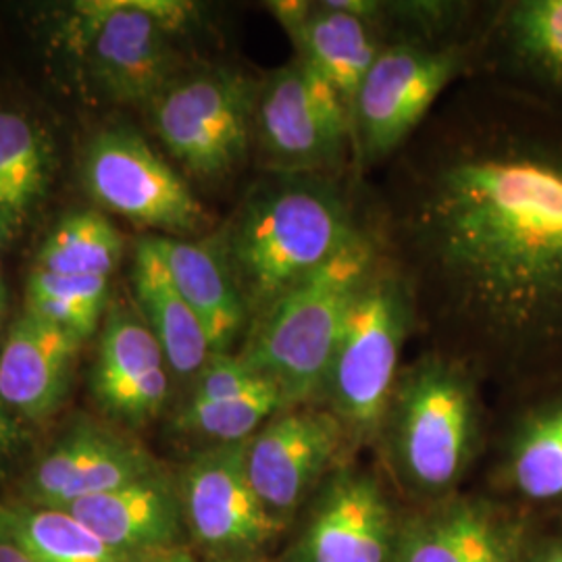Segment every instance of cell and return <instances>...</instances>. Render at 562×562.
<instances>
[{
  "label": "cell",
  "instance_id": "31",
  "mask_svg": "<svg viewBox=\"0 0 562 562\" xmlns=\"http://www.w3.org/2000/svg\"><path fill=\"white\" fill-rule=\"evenodd\" d=\"M522 562H562L561 533H533L531 529Z\"/></svg>",
  "mask_w": 562,
  "mask_h": 562
},
{
  "label": "cell",
  "instance_id": "19",
  "mask_svg": "<svg viewBox=\"0 0 562 562\" xmlns=\"http://www.w3.org/2000/svg\"><path fill=\"white\" fill-rule=\"evenodd\" d=\"M157 473L138 443L97 425H78L34 471L32 498L44 508L104 494Z\"/></svg>",
  "mask_w": 562,
  "mask_h": 562
},
{
  "label": "cell",
  "instance_id": "6",
  "mask_svg": "<svg viewBox=\"0 0 562 562\" xmlns=\"http://www.w3.org/2000/svg\"><path fill=\"white\" fill-rule=\"evenodd\" d=\"M475 41L383 44L352 109V171L367 180L411 140L438 102L471 76Z\"/></svg>",
  "mask_w": 562,
  "mask_h": 562
},
{
  "label": "cell",
  "instance_id": "18",
  "mask_svg": "<svg viewBox=\"0 0 562 562\" xmlns=\"http://www.w3.org/2000/svg\"><path fill=\"white\" fill-rule=\"evenodd\" d=\"M92 387L102 406L121 422L155 419L169 398L171 371L161 344L138 311H111L102 329Z\"/></svg>",
  "mask_w": 562,
  "mask_h": 562
},
{
  "label": "cell",
  "instance_id": "22",
  "mask_svg": "<svg viewBox=\"0 0 562 562\" xmlns=\"http://www.w3.org/2000/svg\"><path fill=\"white\" fill-rule=\"evenodd\" d=\"M65 510L127 557L173 543L183 517L180 494L159 473L81 498Z\"/></svg>",
  "mask_w": 562,
  "mask_h": 562
},
{
  "label": "cell",
  "instance_id": "24",
  "mask_svg": "<svg viewBox=\"0 0 562 562\" xmlns=\"http://www.w3.org/2000/svg\"><path fill=\"white\" fill-rule=\"evenodd\" d=\"M369 21L383 44L394 41L457 44L475 41L485 2L464 0H334Z\"/></svg>",
  "mask_w": 562,
  "mask_h": 562
},
{
  "label": "cell",
  "instance_id": "15",
  "mask_svg": "<svg viewBox=\"0 0 562 562\" xmlns=\"http://www.w3.org/2000/svg\"><path fill=\"white\" fill-rule=\"evenodd\" d=\"M498 477L519 504L562 515V378L515 392Z\"/></svg>",
  "mask_w": 562,
  "mask_h": 562
},
{
  "label": "cell",
  "instance_id": "17",
  "mask_svg": "<svg viewBox=\"0 0 562 562\" xmlns=\"http://www.w3.org/2000/svg\"><path fill=\"white\" fill-rule=\"evenodd\" d=\"M294 46V57L315 67L338 90L350 113L361 83L383 48L369 21L338 9L334 0H271L265 4Z\"/></svg>",
  "mask_w": 562,
  "mask_h": 562
},
{
  "label": "cell",
  "instance_id": "5",
  "mask_svg": "<svg viewBox=\"0 0 562 562\" xmlns=\"http://www.w3.org/2000/svg\"><path fill=\"white\" fill-rule=\"evenodd\" d=\"M413 338L417 317L411 290L380 250L350 304L319 401L341 423L350 452L375 443L404 346Z\"/></svg>",
  "mask_w": 562,
  "mask_h": 562
},
{
  "label": "cell",
  "instance_id": "28",
  "mask_svg": "<svg viewBox=\"0 0 562 562\" xmlns=\"http://www.w3.org/2000/svg\"><path fill=\"white\" fill-rule=\"evenodd\" d=\"M106 299V278H67L34 269L25 288V313L38 315L86 340L97 331Z\"/></svg>",
  "mask_w": 562,
  "mask_h": 562
},
{
  "label": "cell",
  "instance_id": "26",
  "mask_svg": "<svg viewBox=\"0 0 562 562\" xmlns=\"http://www.w3.org/2000/svg\"><path fill=\"white\" fill-rule=\"evenodd\" d=\"M120 229L99 211L63 217L46 236L36 269L67 278H106L123 259Z\"/></svg>",
  "mask_w": 562,
  "mask_h": 562
},
{
  "label": "cell",
  "instance_id": "30",
  "mask_svg": "<svg viewBox=\"0 0 562 562\" xmlns=\"http://www.w3.org/2000/svg\"><path fill=\"white\" fill-rule=\"evenodd\" d=\"M265 383H271L259 375L238 355H211L201 371L192 378L190 396L192 401H223L252 392Z\"/></svg>",
  "mask_w": 562,
  "mask_h": 562
},
{
  "label": "cell",
  "instance_id": "7",
  "mask_svg": "<svg viewBox=\"0 0 562 562\" xmlns=\"http://www.w3.org/2000/svg\"><path fill=\"white\" fill-rule=\"evenodd\" d=\"M261 78L232 65H201L186 69L148 106L157 138L190 178L223 183L252 159Z\"/></svg>",
  "mask_w": 562,
  "mask_h": 562
},
{
  "label": "cell",
  "instance_id": "11",
  "mask_svg": "<svg viewBox=\"0 0 562 562\" xmlns=\"http://www.w3.org/2000/svg\"><path fill=\"white\" fill-rule=\"evenodd\" d=\"M350 454L341 423L319 404H301L281 408L246 442V471L285 525Z\"/></svg>",
  "mask_w": 562,
  "mask_h": 562
},
{
  "label": "cell",
  "instance_id": "2",
  "mask_svg": "<svg viewBox=\"0 0 562 562\" xmlns=\"http://www.w3.org/2000/svg\"><path fill=\"white\" fill-rule=\"evenodd\" d=\"M367 229V186L357 173H262L215 238L252 325Z\"/></svg>",
  "mask_w": 562,
  "mask_h": 562
},
{
  "label": "cell",
  "instance_id": "33",
  "mask_svg": "<svg viewBox=\"0 0 562 562\" xmlns=\"http://www.w3.org/2000/svg\"><path fill=\"white\" fill-rule=\"evenodd\" d=\"M0 562H34L0 529Z\"/></svg>",
  "mask_w": 562,
  "mask_h": 562
},
{
  "label": "cell",
  "instance_id": "4",
  "mask_svg": "<svg viewBox=\"0 0 562 562\" xmlns=\"http://www.w3.org/2000/svg\"><path fill=\"white\" fill-rule=\"evenodd\" d=\"M380 250L369 227L315 278L248 327L236 355L280 390L285 408L322 401L346 315Z\"/></svg>",
  "mask_w": 562,
  "mask_h": 562
},
{
  "label": "cell",
  "instance_id": "1",
  "mask_svg": "<svg viewBox=\"0 0 562 562\" xmlns=\"http://www.w3.org/2000/svg\"><path fill=\"white\" fill-rule=\"evenodd\" d=\"M364 186L425 348L510 392L562 378V115L469 76Z\"/></svg>",
  "mask_w": 562,
  "mask_h": 562
},
{
  "label": "cell",
  "instance_id": "10",
  "mask_svg": "<svg viewBox=\"0 0 562 562\" xmlns=\"http://www.w3.org/2000/svg\"><path fill=\"white\" fill-rule=\"evenodd\" d=\"M83 183L101 206L162 236L204 238L211 229V215L188 180L134 130H109L92 140Z\"/></svg>",
  "mask_w": 562,
  "mask_h": 562
},
{
  "label": "cell",
  "instance_id": "36",
  "mask_svg": "<svg viewBox=\"0 0 562 562\" xmlns=\"http://www.w3.org/2000/svg\"><path fill=\"white\" fill-rule=\"evenodd\" d=\"M159 562H202L199 559H194L192 554H188V552H171V554H167V557H162Z\"/></svg>",
  "mask_w": 562,
  "mask_h": 562
},
{
  "label": "cell",
  "instance_id": "9",
  "mask_svg": "<svg viewBox=\"0 0 562 562\" xmlns=\"http://www.w3.org/2000/svg\"><path fill=\"white\" fill-rule=\"evenodd\" d=\"M252 157L262 173H355L350 113L329 80L299 57L261 78Z\"/></svg>",
  "mask_w": 562,
  "mask_h": 562
},
{
  "label": "cell",
  "instance_id": "13",
  "mask_svg": "<svg viewBox=\"0 0 562 562\" xmlns=\"http://www.w3.org/2000/svg\"><path fill=\"white\" fill-rule=\"evenodd\" d=\"M180 498L194 540L217 557L257 554L285 527L250 483L246 442L201 450L183 471Z\"/></svg>",
  "mask_w": 562,
  "mask_h": 562
},
{
  "label": "cell",
  "instance_id": "29",
  "mask_svg": "<svg viewBox=\"0 0 562 562\" xmlns=\"http://www.w3.org/2000/svg\"><path fill=\"white\" fill-rule=\"evenodd\" d=\"M0 181L21 211L44 186V150L32 123L15 113H0Z\"/></svg>",
  "mask_w": 562,
  "mask_h": 562
},
{
  "label": "cell",
  "instance_id": "16",
  "mask_svg": "<svg viewBox=\"0 0 562 562\" xmlns=\"http://www.w3.org/2000/svg\"><path fill=\"white\" fill-rule=\"evenodd\" d=\"M531 525L487 501H446L398 531L394 562H522Z\"/></svg>",
  "mask_w": 562,
  "mask_h": 562
},
{
  "label": "cell",
  "instance_id": "27",
  "mask_svg": "<svg viewBox=\"0 0 562 562\" xmlns=\"http://www.w3.org/2000/svg\"><path fill=\"white\" fill-rule=\"evenodd\" d=\"M281 408L285 404L280 390L273 383H265L234 398H188L176 417V427L181 434L206 440L211 446L248 442Z\"/></svg>",
  "mask_w": 562,
  "mask_h": 562
},
{
  "label": "cell",
  "instance_id": "34",
  "mask_svg": "<svg viewBox=\"0 0 562 562\" xmlns=\"http://www.w3.org/2000/svg\"><path fill=\"white\" fill-rule=\"evenodd\" d=\"M0 213H9V215H20L21 206L15 201V196L9 192V188L0 181Z\"/></svg>",
  "mask_w": 562,
  "mask_h": 562
},
{
  "label": "cell",
  "instance_id": "35",
  "mask_svg": "<svg viewBox=\"0 0 562 562\" xmlns=\"http://www.w3.org/2000/svg\"><path fill=\"white\" fill-rule=\"evenodd\" d=\"M15 222H18V215L0 213V248H2V246H7L9 240L13 238V232H15Z\"/></svg>",
  "mask_w": 562,
  "mask_h": 562
},
{
  "label": "cell",
  "instance_id": "3",
  "mask_svg": "<svg viewBox=\"0 0 562 562\" xmlns=\"http://www.w3.org/2000/svg\"><path fill=\"white\" fill-rule=\"evenodd\" d=\"M482 378L438 350L402 364L373 446L398 482L423 496L450 492L485 438Z\"/></svg>",
  "mask_w": 562,
  "mask_h": 562
},
{
  "label": "cell",
  "instance_id": "20",
  "mask_svg": "<svg viewBox=\"0 0 562 562\" xmlns=\"http://www.w3.org/2000/svg\"><path fill=\"white\" fill-rule=\"evenodd\" d=\"M81 338L23 313L0 350V398L27 419H44L67 394Z\"/></svg>",
  "mask_w": 562,
  "mask_h": 562
},
{
  "label": "cell",
  "instance_id": "23",
  "mask_svg": "<svg viewBox=\"0 0 562 562\" xmlns=\"http://www.w3.org/2000/svg\"><path fill=\"white\" fill-rule=\"evenodd\" d=\"M132 283L138 313L161 344L169 371L192 382L213 352L199 317L171 278L155 236L136 241Z\"/></svg>",
  "mask_w": 562,
  "mask_h": 562
},
{
  "label": "cell",
  "instance_id": "21",
  "mask_svg": "<svg viewBox=\"0 0 562 562\" xmlns=\"http://www.w3.org/2000/svg\"><path fill=\"white\" fill-rule=\"evenodd\" d=\"M181 296L199 317L213 355H232L250 327L246 302L215 234L204 238L155 236Z\"/></svg>",
  "mask_w": 562,
  "mask_h": 562
},
{
  "label": "cell",
  "instance_id": "14",
  "mask_svg": "<svg viewBox=\"0 0 562 562\" xmlns=\"http://www.w3.org/2000/svg\"><path fill=\"white\" fill-rule=\"evenodd\" d=\"M292 562H394L398 529L380 482L344 462L317 490Z\"/></svg>",
  "mask_w": 562,
  "mask_h": 562
},
{
  "label": "cell",
  "instance_id": "32",
  "mask_svg": "<svg viewBox=\"0 0 562 562\" xmlns=\"http://www.w3.org/2000/svg\"><path fill=\"white\" fill-rule=\"evenodd\" d=\"M7 408L9 406L0 398V459L7 457V452L13 448V443L18 442V427Z\"/></svg>",
  "mask_w": 562,
  "mask_h": 562
},
{
  "label": "cell",
  "instance_id": "8",
  "mask_svg": "<svg viewBox=\"0 0 562 562\" xmlns=\"http://www.w3.org/2000/svg\"><path fill=\"white\" fill-rule=\"evenodd\" d=\"M74 11L94 80L113 101L146 109L186 71L173 38L201 13L180 0H90Z\"/></svg>",
  "mask_w": 562,
  "mask_h": 562
},
{
  "label": "cell",
  "instance_id": "37",
  "mask_svg": "<svg viewBox=\"0 0 562 562\" xmlns=\"http://www.w3.org/2000/svg\"><path fill=\"white\" fill-rule=\"evenodd\" d=\"M4 317H7V288H4V281L0 280V334H2Z\"/></svg>",
  "mask_w": 562,
  "mask_h": 562
},
{
  "label": "cell",
  "instance_id": "12",
  "mask_svg": "<svg viewBox=\"0 0 562 562\" xmlns=\"http://www.w3.org/2000/svg\"><path fill=\"white\" fill-rule=\"evenodd\" d=\"M471 76L562 115V0L485 2Z\"/></svg>",
  "mask_w": 562,
  "mask_h": 562
},
{
  "label": "cell",
  "instance_id": "25",
  "mask_svg": "<svg viewBox=\"0 0 562 562\" xmlns=\"http://www.w3.org/2000/svg\"><path fill=\"white\" fill-rule=\"evenodd\" d=\"M0 529L34 562H132L65 508H0Z\"/></svg>",
  "mask_w": 562,
  "mask_h": 562
}]
</instances>
